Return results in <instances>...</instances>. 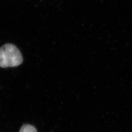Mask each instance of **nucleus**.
<instances>
[{
	"label": "nucleus",
	"instance_id": "nucleus-2",
	"mask_svg": "<svg viewBox=\"0 0 132 132\" xmlns=\"http://www.w3.org/2000/svg\"><path fill=\"white\" fill-rule=\"evenodd\" d=\"M20 132H37L36 128L29 124H24L21 127Z\"/></svg>",
	"mask_w": 132,
	"mask_h": 132
},
{
	"label": "nucleus",
	"instance_id": "nucleus-1",
	"mask_svg": "<svg viewBox=\"0 0 132 132\" xmlns=\"http://www.w3.org/2000/svg\"><path fill=\"white\" fill-rule=\"evenodd\" d=\"M23 61L19 49L12 44H6L0 47V68L16 67Z\"/></svg>",
	"mask_w": 132,
	"mask_h": 132
}]
</instances>
